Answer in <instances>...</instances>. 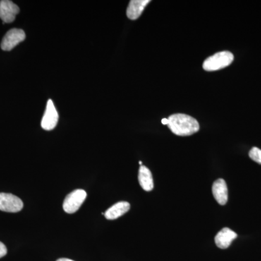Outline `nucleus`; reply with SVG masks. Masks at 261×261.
Returning a JSON list of instances; mask_svg holds the SVG:
<instances>
[{
  "mask_svg": "<svg viewBox=\"0 0 261 261\" xmlns=\"http://www.w3.org/2000/svg\"><path fill=\"white\" fill-rule=\"evenodd\" d=\"M168 119V128L174 135L187 137L197 133L200 129L198 121L192 116L182 113L171 115Z\"/></svg>",
  "mask_w": 261,
  "mask_h": 261,
  "instance_id": "1",
  "label": "nucleus"
},
{
  "mask_svg": "<svg viewBox=\"0 0 261 261\" xmlns=\"http://www.w3.org/2000/svg\"><path fill=\"white\" fill-rule=\"evenodd\" d=\"M233 56L228 51H219L214 56L209 57L204 61L203 69L207 71H214L226 68L232 63Z\"/></svg>",
  "mask_w": 261,
  "mask_h": 261,
  "instance_id": "2",
  "label": "nucleus"
},
{
  "mask_svg": "<svg viewBox=\"0 0 261 261\" xmlns=\"http://www.w3.org/2000/svg\"><path fill=\"white\" fill-rule=\"evenodd\" d=\"M87 194L84 190H75L66 196L63 202V210L67 214H74L87 198Z\"/></svg>",
  "mask_w": 261,
  "mask_h": 261,
  "instance_id": "3",
  "label": "nucleus"
},
{
  "mask_svg": "<svg viewBox=\"0 0 261 261\" xmlns=\"http://www.w3.org/2000/svg\"><path fill=\"white\" fill-rule=\"evenodd\" d=\"M25 39V34L23 30L19 29H10L3 37L1 43V48L4 51H11L20 42Z\"/></svg>",
  "mask_w": 261,
  "mask_h": 261,
  "instance_id": "4",
  "label": "nucleus"
},
{
  "mask_svg": "<svg viewBox=\"0 0 261 261\" xmlns=\"http://www.w3.org/2000/svg\"><path fill=\"white\" fill-rule=\"evenodd\" d=\"M23 207V201L17 196L9 193H0V211L8 213H18Z\"/></svg>",
  "mask_w": 261,
  "mask_h": 261,
  "instance_id": "5",
  "label": "nucleus"
},
{
  "mask_svg": "<svg viewBox=\"0 0 261 261\" xmlns=\"http://www.w3.org/2000/svg\"><path fill=\"white\" fill-rule=\"evenodd\" d=\"M58 111H57L56 107H55L54 103L53 100L49 99L47 104V108H46L45 113H44V116H43L42 126L43 129L46 130H51L54 129L58 124Z\"/></svg>",
  "mask_w": 261,
  "mask_h": 261,
  "instance_id": "6",
  "label": "nucleus"
},
{
  "mask_svg": "<svg viewBox=\"0 0 261 261\" xmlns=\"http://www.w3.org/2000/svg\"><path fill=\"white\" fill-rule=\"evenodd\" d=\"M20 12V8L9 0L0 1V18L3 23H10L14 21L15 17Z\"/></svg>",
  "mask_w": 261,
  "mask_h": 261,
  "instance_id": "7",
  "label": "nucleus"
},
{
  "mask_svg": "<svg viewBox=\"0 0 261 261\" xmlns=\"http://www.w3.org/2000/svg\"><path fill=\"white\" fill-rule=\"evenodd\" d=\"M212 192L214 198L219 205H226L228 201V188L226 181L223 178H219L214 182Z\"/></svg>",
  "mask_w": 261,
  "mask_h": 261,
  "instance_id": "8",
  "label": "nucleus"
},
{
  "mask_svg": "<svg viewBox=\"0 0 261 261\" xmlns=\"http://www.w3.org/2000/svg\"><path fill=\"white\" fill-rule=\"evenodd\" d=\"M238 234L228 228H224L216 234L215 243L219 248L226 249L231 245Z\"/></svg>",
  "mask_w": 261,
  "mask_h": 261,
  "instance_id": "9",
  "label": "nucleus"
},
{
  "mask_svg": "<svg viewBox=\"0 0 261 261\" xmlns=\"http://www.w3.org/2000/svg\"><path fill=\"white\" fill-rule=\"evenodd\" d=\"M149 3V0H132L127 8V17L130 20H137Z\"/></svg>",
  "mask_w": 261,
  "mask_h": 261,
  "instance_id": "10",
  "label": "nucleus"
},
{
  "mask_svg": "<svg viewBox=\"0 0 261 261\" xmlns=\"http://www.w3.org/2000/svg\"><path fill=\"white\" fill-rule=\"evenodd\" d=\"M130 204L125 201L117 202L111 206L104 214L105 217L108 220H115L126 214L130 209Z\"/></svg>",
  "mask_w": 261,
  "mask_h": 261,
  "instance_id": "11",
  "label": "nucleus"
},
{
  "mask_svg": "<svg viewBox=\"0 0 261 261\" xmlns=\"http://www.w3.org/2000/svg\"><path fill=\"white\" fill-rule=\"evenodd\" d=\"M139 182L140 186L146 192H150L153 190L154 182L152 175L149 168L145 166H141L139 170Z\"/></svg>",
  "mask_w": 261,
  "mask_h": 261,
  "instance_id": "12",
  "label": "nucleus"
},
{
  "mask_svg": "<svg viewBox=\"0 0 261 261\" xmlns=\"http://www.w3.org/2000/svg\"><path fill=\"white\" fill-rule=\"evenodd\" d=\"M249 156L252 161L261 164V149L257 147H252L249 152Z\"/></svg>",
  "mask_w": 261,
  "mask_h": 261,
  "instance_id": "13",
  "label": "nucleus"
},
{
  "mask_svg": "<svg viewBox=\"0 0 261 261\" xmlns=\"http://www.w3.org/2000/svg\"><path fill=\"white\" fill-rule=\"evenodd\" d=\"M7 252H8V250H7L6 246L2 242H0V258L5 256L7 255Z\"/></svg>",
  "mask_w": 261,
  "mask_h": 261,
  "instance_id": "14",
  "label": "nucleus"
},
{
  "mask_svg": "<svg viewBox=\"0 0 261 261\" xmlns=\"http://www.w3.org/2000/svg\"><path fill=\"white\" fill-rule=\"evenodd\" d=\"M161 122H162V123L163 125H168V118H163L162 121H161Z\"/></svg>",
  "mask_w": 261,
  "mask_h": 261,
  "instance_id": "15",
  "label": "nucleus"
},
{
  "mask_svg": "<svg viewBox=\"0 0 261 261\" xmlns=\"http://www.w3.org/2000/svg\"><path fill=\"white\" fill-rule=\"evenodd\" d=\"M57 261H74V260H70V259H68V258H60V259H58V260Z\"/></svg>",
  "mask_w": 261,
  "mask_h": 261,
  "instance_id": "16",
  "label": "nucleus"
},
{
  "mask_svg": "<svg viewBox=\"0 0 261 261\" xmlns=\"http://www.w3.org/2000/svg\"><path fill=\"white\" fill-rule=\"evenodd\" d=\"M139 163H140L141 166H142V161H140V162H139Z\"/></svg>",
  "mask_w": 261,
  "mask_h": 261,
  "instance_id": "17",
  "label": "nucleus"
}]
</instances>
